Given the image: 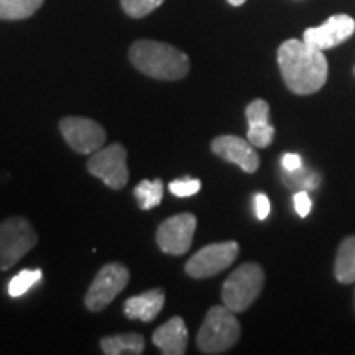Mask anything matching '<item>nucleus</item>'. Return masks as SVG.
<instances>
[{"label": "nucleus", "instance_id": "f257e3e1", "mask_svg": "<svg viewBox=\"0 0 355 355\" xmlns=\"http://www.w3.org/2000/svg\"><path fill=\"white\" fill-rule=\"evenodd\" d=\"M283 81L295 94H314L327 81L329 64L324 51L301 40H286L278 50Z\"/></svg>", "mask_w": 355, "mask_h": 355}, {"label": "nucleus", "instance_id": "f03ea898", "mask_svg": "<svg viewBox=\"0 0 355 355\" xmlns=\"http://www.w3.org/2000/svg\"><path fill=\"white\" fill-rule=\"evenodd\" d=\"M132 64L145 76L162 81H178L189 73V58L168 43L139 40L128 51Z\"/></svg>", "mask_w": 355, "mask_h": 355}, {"label": "nucleus", "instance_id": "7ed1b4c3", "mask_svg": "<svg viewBox=\"0 0 355 355\" xmlns=\"http://www.w3.org/2000/svg\"><path fill=\"white\" fill-rule=\"evenodd\" d=\"M241 337V324L227 306H214L206 314L198 332V347L204 354H222L237 344Z\"/></svg>", "mask_w": 355, "mask_h": 355}, {"label": "nucleus", "instance_id": "20e7f679", "mask_svg": "<svg viewBox=\"0 0 355 355\" xmlns=\"http://www.w3.org/2000/svg\"><path fill=\"white\" fill-rule=\"evenodd\" d=\"M265 273L260 265L243 263L222 286V301L234 313H242L254 304L263 290Z\"/></svg>", "mask_w": 355, "mask_h": 355}, {"label": "nucleus", "instance_id": "39448f33", "mask_svg": "<svg viewBox=\"0 0 355 355\" xmlns=\"http://www.w3.org/2000/svg\"><path fill=\"white\" fill-rule=\"evenodd\" d=\"M38 235L25 217H8L0 224V272L15 266L37 245Z\"/></svg>", "mask_w": 355, "mask_h": 355}, {"label": "nucleus", "instance_id": "423d86ee", "mask_svg": "<svg viewBox=\"0 0 355 355\" xmlns=\"http://www.w3.org/2000/svg\"><path fill=\"white\" fill-rule=\"evenodd\" d=\"M128 278H130V273H128L127 266L121 263L102 266L86 293V298H84L86 308L92 313H99L107 308L117 298L119 293L127 286Z\"/></svg>", "mask_w": 355, "mask_h": 355}, {"label": "nucleus", "instance_id": "0eeeda50", "mask_svg": "<svg viewBox=\"0 0 355 355\" xmlns=\"http://www.w3.org/2000/svg\"><path fill=\"white\" fill-rule=\"evenodd\" d=\"M87 170L91 175L104 181L109 188H125L128 181L127 150L121 144H112L97 150L87 162Z\"/></svg>", "mask_w": 355, "mask_h": 355}, {"label": "nucleus", "instance_id": "6e6552de", "mask_svg": "<svg viewBox=\"0 0 355 355\" xmlns=\"http://www.w3.org/2000/svg\"><path fill=\"white\" fill-rule=\"evenodd\" d=\"M237 242L211 243L191 257L184 270L193 278H211L229 268L237 259Z\"/></svg>", "mask_w": 355, "mask_h": 355}, {"label": "nucleus", "instance_id": "1a4fd4ad", "mask_svg": "<svg viewBox=\"0 0 355 355\" xmlns=\"http://www.w3.org/2000/svg\"><path fill=\"white\" fill-rule=\"evenodd\" d=\"M66 144L81 155L94 153L105 144V130L101 123L86 117H66L60 122Z\"/></svg>", "mask_w": 355, "mask_h": 355}, {"label": "nucleus", "instance_id": "9d476101", "mask_svg": "<svg viewBox=\"0 0 355 355\" xmlns=\"http://www.w3.org/2000/svg\"><path fill=\"white\" fill-rule=\"evenodd\" d=\"M196 224V217L188 212L166 219L157 230L159 250L168 255H184L193 243Z\"/></svg>", "mask_w": 355, "mask_h": 355}, {"label": "nucleus", "instance_id": "9b49d317", "mask_svg": "<svg viewBox=\"0 0 355 355\" xmlns=\"http://www.w3.org/2000/svg\"><path fill=\"white\" fill-rule=\"evenodd\" d=\"M355 32V21L352 17L344 15H332L326 24L316 28H308L303 35V40L311 46L318 50H331L345 40L350 38Z\"/></svg>", "mask_w": 355, "mask_h": 355}, {"label": "nucleus", "instance_id": "f8f14e48", "mask_svg": "<svg viewBox=\"0 0 355 355\" xmlns=\"http://www.w3.org/2000/svg\"><path fill=\"white\" fill-rule=\"evenodd\" d=\"M212 152L225 162L241 166L245 173H255L260 166L255 146L237 135H220L212 140Z\"/></svg>", "mask_w": 355, "mask_h": 355}, {"label": "nucleus", "instance_id": "ddd939ff", "mask_svg": "<svg viewBox=\"0 0 355 355\" xmlns=\"http://www.w3.org/2000/svg\"><path fill=\"white\" fill-rule=\"evenodd\" d=\"M188 327L183 319L178 316L159 326L152 336L153 344L166 355H183L188 347Z\"/></svg>", "mask_w": 355, "mask_h": 355}, {"label": "nucleus", "instance_id": "4468645a", "mask_svg": "<svg viewBox=\"0 0 355 355\" xmlns=\"http://www.w3.org/2000/svg\"><path fill=\"white\" fill-rule=\"evenodd\" d=\"M163 306H165V291L157 288L128 298L123 304V313L130 319L150 322L162 313Z\"/></svg>", "mask_w": 355, "mask_h": 355}, {"label": "nucleus", "instance_id": "2eb2a0df", "mask_svg": "<svg viewBox=\"0 0 355 355\" xmlns=\"http://www.w3.org/2000/svg\"><path fill=\"white\" fill-rule=\"evenodd\" d=\"M101 349L107 355H139L144 354L145 340L140 334L127 332V334L104 337L101 340Z\"/></svg>", "mask_w": 355, "mask_h": 355}, {"label": "nucleus", "instance_id": "dca6fc26", "mask_svg": "<svg viewBox=\"0 0 355 355\" xmlns=\"http://www.w3.org/2000/svg\"><path fill=\"white\" fill-rule=\"evenodd\" d=\"M334 275L337 282L349 285L355 283V237H347L337 250Z\"/></svg>", "mask_w": 355, "mask_h": 355}, {"label": "nucleus", "instance_id": "f3484780", "mask_svg": "<svg viewBox=\"0 0 355 355\" xmlns=\"http://www.w3.org/2000/svg\"><path fill=\"white\" fill-rule=\"evenodd\" d=\"M44 0H0V20H25L32 17Z\"/></svg>", "mask_w": 355, "mask_h": 355}, {"label": "nucleus", "instance_id": "a211bd4d", "mask_svg": "<svg viewBox=\"0 0 355 355\" xmlns=\"http://www.w3.org/2000/svg\"><path fill=\"white\" fill-rule=\"evenodd\" d=\"M163 191H165V184L162 180H144L140 184L135 186L133 189V196L139 201V206L144 211L153 209L157 207L163 199Z\"/></svg>", "mask_w": 355, "mask_h": 355}, {"label": "nucleus", "instance_id": "6ab92c4d", "mask_svg": "<svg viewBox=\"0 0 355 355\" xmlns=\"http://www.w3.org/2000/svg\"><path fill=\"white\" fill-rule=\"evenodd\" d=\"M283 181L286 186H290L291 189L296 191H309L318 188V184L321 183V176L318 173L306 170L304 166H301L296 171H285L283 175Z\"/></svg>", "mask_w": 355, "mask_h": 355}, {"label": "nucleus", "instance_id": "aec40b11", "mask_svg": "<svg viewBox=\"0 0 355 355\" xmlns=\"http://www.w3.org/2000/svg\"><path fill=\"white\" fill-rule=\"evenodd\" d=\"M42 270L38 268L24 270V272L15 275V277L10 279V283H8V295H10L12 298H20V296H24L30 288L37 285L40 279H42Z\"/></svg>", "mask_w": 355, "mask_h": 355}, {"label": "nucleus", "instance_id": "412c9836", "mask_svg": "<svg viewBox=\"0 0 355 355\" xmlns=\"http://www.w3.org/2000/svg\"><path fill=\"white\" fill-rule=\"evenodd\" d=\"M165 0H121L123 12L132 19H144L162 6Z\"/></svg>", "mask_w": 355, "mask_h": 355}, {"label": "nucleus", "instance_id": "4be33fe9", "mask_svg": "<svg viewBox=\"0 0 355 355\" xmlns=\"http://www.w3.org/2000/svg\"><path fill=\"white\" fill-rule=\"evenodd\" d=\"M245 115H247L248 127L266 125V123H270L268 122L270 105L266 104L263 99H255L254 102H250V104H248Z\"/></svg>", "mask_w": 355, "mask_h": 355}, {"label": "nucleus", "instance_id": "5701e85b", "mask_svg": "<svg viewBox=\"0 0 355 355\" xmlns=\"http://www.w3.org/2000/svg\"><path fill=\"white\" fill-rule=\"evenodd\" d=\"M247 139L255 148H266L275 139V128L270 123H266V125L248 127Z\"/></svg>", "mask_w": 355, "mask_h": 355}, {"label": "nucleus", "instance_id": "b1692460", "mask_svg": "<svg viewBox=\"0 0 355 355\" xmlns=\"http://www.w3.org/2000/svg\"><path fill=\"white\" fill-rule=\"evenodd\" d=\"M171 191V194H175L178 198H189L199 193L201 189V181L196 178H186V180H176L168 186Z\"/></svg>", "mask_w": 355, "mask_h": 355}, {"label": "nucleus", "instance_id": "393cba45", "mask_svg": "<svg viewBox=\"0 0 355 355\" xmlns=\"http://www.w3.org/2000/svg\"><path fill=\"white\" fill-rule=\"evenodd\" d=\"M295 201V209L298 212L300 217H306L311 212V207H313V202H311V198L308 191H298L293 198Z\"/></svg>", "mask_w": 355, "mask_h": 355}, {"label": "nucleus", "instance_id": "a878e982", "mask_svg": "<svg viewBox=\"0 0 355 355\" xmlns=\"http://www.w3.org/2000/svg\"><path fill=\"white\" fill-rule=\"evenodd\" d=\"M254 207H255L257 219H259V220H265L270 214V209H272V206H270V199L261 193L257 194V196H255Z\"/></svg>", "mask_w": 355, "mask_h": 355}, {"label": "nucleus", "instance_id": "bb28decb", "mask_svg": "<svg viewBox=\"0 0 355 355\" xmlns=\"http://www.w3.org/2000/svg\"><path fill=\"white\" fill-rule=\"evenodd\" d=\"M282 166L285 171H296L303 166V159L296 153H286L282 159Z\"/></svg>", "mask_w": 355, "mask_h": 355}, {"label": "nucleus", "instance_id": "cd10ccee", "mask_svg": "<svg viewBox=\"0 0 355 355\" xmlns=\"http://www.w3.org/2000/svg\"><path fill=\"white\" fill-rule=\"evenodd\" d=\"M227 2H229L232 7H241L242 3L247 2V0H227Z\"/></svg>", "mask_w": 355, "mask_h": 355}, {"label": "nucleus", "instance_id": "c85d7f7f", "mask_svg": "<svg viewBox=\"0 0 355 355\" xmlns=\"http://www.w3.org/2000/svg\"><path fill=\"white\" fill-rule=\"evenodd\" d=\"M354 74H355V68H354Z\"/></svg>", "mask_w": 355, "mask_h": 355}]
</instances>
